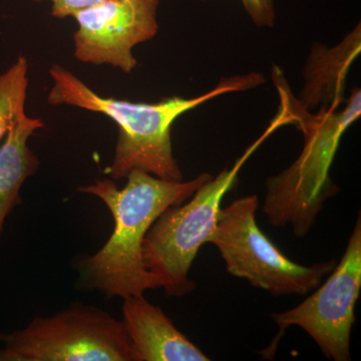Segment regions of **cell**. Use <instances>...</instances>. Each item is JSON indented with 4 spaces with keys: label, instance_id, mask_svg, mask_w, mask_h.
<instances>
[{
    "label": "cell",
    "instance_id": "cell-1",
    "mask_svg": "<svg viewBox=\"0 0 361 361\" xmlns=\"http://www.w3.org/2000/svg\"><path fill=\"white\" fill-rule=\"evenodd\" d=\"M49 75L52 85L47 103L102 114L118 126L114 160L109 168L113 180L125 179L133 171L140 170L163 180H183L171 137L175 121L214 97L254 89L265 82L262 73L234 75L222 78L213 90L199 97H171L148 104L99 96L61 65H52Z\"/></svg>",
    "mask_w": 361,
    "mask_h": 361
},
{
    "label": "cell",
    "instance_id": "cell-2",
    "mask_svg": "<svg viewBox=\"0 0 361 361\" xmlns=\"http://www.w3.org/2000/svg\"><path fill=\"white\" fill-rule=\"evenodd\" d=\"M212 178L203 173L187 182L167 180L135 170L126 178L123 189L113 179L96 180L94 184L78 187L80 193L101 199L115 221L113 234L103 248L78 263L82 284L123 299L159 288L142 258L145 237L164 211L182 205Z\"/></svg>",
    "mask_w": 361,
    "mask_h": 361
},
{
    "label": "cell",
    "instance_id": "cell-3",
    "mask_svg": "<svg viewBox=\"0 0 361 361\" xmlns=\"http://www.w3.org/2000/svg\"><path fill=\"white\" fill-rule=\"evenodd\" d=\"M273 82L279 94L280 109L304 135L298 159L283 172L266 182L263 212L275 227L290 225L298 238H304L315 224L325 202L338 193L329 171L342 135L361 116V92H351L345 106H322L317 114L304 109L292 96L283 73L273 68Z\"/></svg>",
    "mask_w": 361,
    "mask_h": 361
},
{
    "label": "cell",
    "instance_id": "cell-4",
    "mask_svg": "<svg viewBox=\"0 0 361 361\" xmlns=\"http://www.w3.org/2000/svg\"><path fill=\"white\" fill-rule=\"evenodd\" d=\"M276 130V125L271 123L262 137L231 168L207 180L186 205L164 211L149 228L142 243V258L158 287L168 296H184L196 288L189 278L190 269L201 246L208 243L215 229L223 198L236 185L240 170L249 157Z\"/></svg>",
    "mask_w": 361,
    "mask_h": 361
},
{
    "label": "cell",
    "instance_id": "cell-5",
    "mask_svg": "<svg viewBox=\"0 0 361 361\" xmlns=\"http://www.w3.org/2000/svg\"><path fill=\"white\" fill-rule=\"evenodd\" d=\"M258 207L257 196L250 195L221 209L208 243L217 247L230 274L272 295H304L314 290L336 267V260L303 266L287 258L258 227Z\"/></svg>",
    "mask_w": 361,
    "mask_h": 361
},
{
    "label": "cell",
    "instance_id": "cell-6",
    "mask_svg": "<svg viewBox=\"0 0 361 361\" xmlns=\"http://www.w3.org/2000/svg\"><path fill=\"white\" fill-rule=\"evenodd\" d=\"M0 361H134L123 322L82 304L0 334Z\"/></svg>",
    "mask_w": 361,
    "mask_h": 361
},
{
    "label": "cell",
    "instance_id": "cell-7",
    "mask_svg": "<svg viewBox=\"0 0 361 361\" xmlns=\"http://www.w3.org/2000/svg\"><path fill=\"white\" fill-rule=\"evenodd\" d=\"M330 273L325 283L302 303L271 316L281 329L292 325L302 329L329 360L348 361L355 305L361 290L360 214L343 257Z\"/></svg>",
    "mask_w": 361,
    "mask_h": 361
},
{
    "label": "cell",
    "instance_id": "cell-8",
    "mask_svg": "<svg viewBox=\"0 0 361 361\" xmlns=\"http://www.w3.org/2000/svg\"><path fill=\"white\" fill-rule=\"evenodd\" d=\"M159 0H104L78 11L73 56L80 63L111 66L130 75L137 66L133 49L159 32Z\"/></svg>",
    "mask_w": 361,
    "mask_h": 361
},
{
    "label": "cell",
    "instance_id": "cell-9",
    "mask_svg": "<svg viewBox=\"0 0 361 361\" xmlns=\"http://www.w3.org/2000/svg\"><path fill=\"white\" fill-rule=\"evenodd\" d=\"M123 323L134 361H208L210 358L177 329L144 294L123 299Z\"/></svg>",
    "mask_w": 361,
    "mask_h": 361
},
{
    "label": "cell",
    "instance_id": "cell-10",
    "mask_svg": "<svg viewBox=\"0 0 361 361\" xmlns=\"http://www.w3.org/2000/svg\"><path fill=\"white\" fill-rule=\"evenodd\" d=\"M360 25L334 49L315 44L304 68L305 84L297 101L308 111L339 106L349 68L360 54Z\"/></svg>",
    "mask_w": 361,
    "mask_h": 361
},
{
    "label": "cell",
    "instance_id": "cell-11",
    "mask_svg": "<svg viewBox=\"0 0 361 361\" xmlns=\"http://www.w3.org/2000/svg\"><path fill=\"white\" fill-rule=\"evenodd\" d=\"M44 123L23 116L0 144V238L7 216L21 203L20 189L37 173L39 161L28 146V140Z\"/></svg>",
    "mask_w": 361,
    "mask_h": 361
},
{
    "label": "cell",
    "instance_id": "cell-12",
    "mask_svg": "<svg viewBox=\"0 0 361 361\" xmlns=\"http://www.w3.org/2000/svg\"><path fill=\"white\" fill-rule=\"evenodd\" d=\"M30 63L20 56L8 70L0 73V144L25 114Z\"/></svg>",
    "mask_w": 361,
    "mask_h": 361
},
{
    "label": "cell",
    "instance_id": "cell-13",
    "mask_svg": "<svg viewBox=\"0 0 361 361\" xmlns=\"http://www.w3.org/2000/svg\"><path fill=\"white\" fill-rule=\"evenodd\" d=\"M244 9L258 27H272L275 23L274 0H241Z\"/></svg>",
    "mask_w": 361,
    "mask_h": 361
},
{
    "label": "cell",
    "instance_id": "cell-14",
    "mask_svg": "<svg viewBox=\"0 0 361 361\" xmlns=\"http://www.w3.org/2000/svg\"><path fill=\"white\" fill-rule=\"evenodd\" d=\"M35 1H49L51 4V13L54 18H63L73 16L78 11L96 6L104 0H35Z\"/></svg>",
    "mask_w": 361,
    "mask_h": 361
}]
</instances>
